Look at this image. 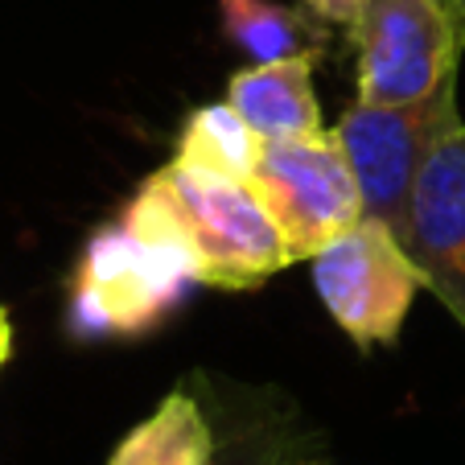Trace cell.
<instances>
[{
  "label": "cell",
  "instance_id": "obj_9",
  "mask_svg": "<svg viewBox=\"0 0 465 465\" xmlns=\"http://www.w3.org/2000/svg\"><path fill=\"white\" fill-rule=\"evenodd\" d=\"M214 445L219 429L206 404L190 391H173L120 440L107 465H211Z\"/></svg>",
  "mask_w": 465,
  "mask_h": 465
},
{
  "label": "cell",
  "instance_id": "obj_15",
  "mask_svg": "<svg viewBox=\"0 0 465 465\" xmlns=\"http://www.w3.org/2000/svg\"><path fill=\"white\" fill-rule=\"evenodd\" d=\"M453 5V13H457V21H461V29H465V0H449Z\"/></svg>",
  "mask_w": 465,
  "mask_h": 465
},
{
  "label": "cell",
  "instance_id": "obj_10",
  "mask_svg": "<svg viewBox=\"0 0 465 465\" xmlns=\"http://www.w3.org/2000/svg\"><path fill=\"white\" fill-rule=\"evenodd\" d=\"M325 21L281 0H219V29L252 62H281L325 50Z\"/></svg>",
  "mask_w": 465,
  "mask_h": 465
},
{
  "label": "cell",
  "instance_id": "obj_1",
  "mask_svg": "<svg viewBox=\"0 0 465 465\" xmlns=\"http://www.w3.org/2000/svg\"><path fill=\"white\" fill-rule=\"evenodd\" d=\"M198 281L169 206L144 177L107 227L91 235L71 276L66 325L74 338L153 334Z\"/></svg>",
  "mask_w": 465,
  "mask_h": 465
},
{
  "label": "cell",
  "instance_id": "obj_16",
  "mask_svg": "<svg viewBox=\"0 0 465 465\" xmlns=\"http://www.w3.org/2000/svg\"><path fill=\"white\" fill-rule=\"evenodd\" d=\"M289 465H309V461H301V457H297V461H289Z\"/></svg>",
  "mask_w": 465,
  "mask_h": 465
},
{
  "label": "cell",
  "instance_id": "obj_2",
  "mask_svg": "<svg viewBox=\"0 0 465 465\" xmlns=\"http://www.w3.org/2000/svg\"><path fill=\"white\" fill-rule=\"evenodd\" d=\"M169 206L198 281L211 289H255L292 263L276 219L243 177H219L165 161L149 177Z\"/></svg>",
  "mask_w": 465,
  "mask_h": 465
},
{
  "label": "cell",
  "instance_id": "obj_11",
  "mask_svg": "<svg viewBox=\"0 0 465 465\" xmlns=\"http://www.w3.org/2000/svg\"><path fill=\"white\" fill-rule=\"evenodd\" d=\"M260 149H263V141L252 132V124L223 99V104H206V107H198V112H190V120H185L182 136H177V149L169 161L203 169V173L252 182Z\"/></svg>",
  "mask_w": 465,
  "mask_h": 465
},
{
  "label": "cell",
  "instance_id": "obj_13",
  "mask_svg": "<svg viewBox=\"0 0 465 465\" xmlns=\"http://www.w3.org/2000/svg\"><path fill=\"white\" fill-rule=\"evenodd\" d=\"M301 5H305L317 21H325V25H346L351 29L371 0H301Z\"/></svg>",
  "mask_w": 465,
  "mask_h": 465
},
{
  "label": "cell",
  "instance_id": "obj_3",
  "mask_svg": "<svg viewBox=\"0 0 465 465\" xmlns=\"http://www.w3.org/2000/svg\"><path fill=\"white\" fill-rule=\"evenodd\" d=\"M351 37L362 104H420L457 83L465 29L449 0H371Z\"/></svg>",
  "mask_w": 465,
  "mask_h": 465
},
{
  "label": "cell",
  "instance_id": "obj_8",
  "mask_svg": "<svg viewBox=\"0 0 465 465\" xmlns=\"http://www.w3.org/2000/svg\"><path fill=\"white\" fill-rule=\"evenodd\" d=\"M325 50H305L281 62H252L227 83V104L252 124L260 141H289L322 132V107L313 95V66Z\"/></svg>",
  "mask_w": 465,
  "mask_h": 465
},
{
  "label": "cell",
  "instance_id": "obj_14",
  "mask_svg": "<svg viewBox=\"0 0 465 465\" xmlns=\"http://www.w3.org/2000/svg\"><path fill=\"white\" fill-rule=\"evenodd\" d=\"M9 346H13L9 325H0V367H5V359H9Z\"/></svg>",
  "mask_w": 465,
  "mask_h": 465
},
{
  "label": "cell",
  "instance_id": "obj_6",
  "mask_svg": "<svg viewBox=\"0 0 465 465\" xmlns=\"http://www.w3.org/2000/svg\"><path fill=\"white\" fill-rule=\"evenodd\" d=\"M457 115V83L420 104H362L354 99L342 112L334 136L346 153L354 182L362 193V211L387 223L400 235L408 211V193L420 173L429 149Z\"/></svg>",
  "mask_w": 465,
  "mask_h": 465
},
{
  "label": "cell",
  "instance_id": "obj_4",
  "mask_svg": "<svg viewBox=\"0 0 465 465\" xmlns=\"http://www.w3.org/2000/svg\"><path fill=\"white\" fill-rule=\"evenodd\" d=\"M309 263L322 305L359 351L395 342L416 289H424L400 235L371 214L325 243Z\"/></svg>",
  "mask_w": 465,
  "mask_h": 465
},
{
  "label": "cell",
  "instance_id": "obj_12",
  "mask_svg": "<svg viewBox=\"0 0 465 465\" xmlns=\"http://www.w3.org/2000/svg\"><path fill=\"white\" fill-rule=\"evenodd\" d=\"M219 429V424H214ZM297 461V432L272 416L235 420L231 429H219L211 465H289Z\"/></svg>",
  "mask_w": 465,
  "mask_h": 465
},
{
  "label": "cell",
  "instance_id": "obj_7",
  "mask_svg": "<svg viewBox=\"0 0 465 465\" xmlns=\"http://www.w3.org/2000/svg\"><path fill=\"white\" fill-rule=\"evenodd\" d=\"M400 243L424 289L465 325V124L453 120L429 149L408 193Z\"/></svg>",
  "mask_w": 465,
  "mask_h": 465
},
{
  "label": "cell",
  "instance_id": "obj_5",
  "mask_svg": "<svg viewBox=\"0 0 465 465\" xmlns=\"http://www.w3.org/2000/svg\"><path fill=\"white\" fill-rule=\"evenodd\" d=\"M255 193L276 219L292 260H313L362 219V193L334 132L263 141L252 173Z\"/></svg>",
  "mask_w": 465,
  "mask_h": 465
}]
</instances>
